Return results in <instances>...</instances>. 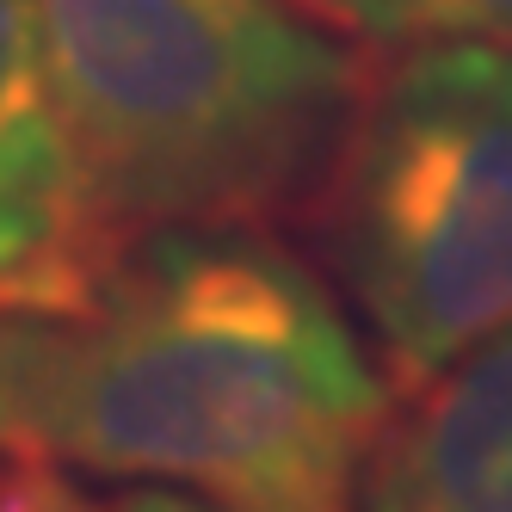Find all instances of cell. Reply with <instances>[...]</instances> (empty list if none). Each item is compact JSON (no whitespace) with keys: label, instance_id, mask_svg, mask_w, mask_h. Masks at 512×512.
Wrapping results in <instances>:
<instances>
[{"label":"cell","instance_id":"cell-4","mask_svg":"<svg viewBox=\"0 0 512 512\" xmlns=\"http://www.w3.org/2000/svg\"><path fill=\"white\" fill-rule=\"evenodd\" d=\"M68 142L38 0H0V309H68L118 260Z\"/></svg>","mask_w":512,"mask_h":512},{"label":"cell","instance_id":"cell-6","mask_svg":"<svg viewBox=\"0 0 512 512\" xmlns=\"http://www.w3.org/2000/svg\"><path fill=\"white\" fill-rule=\"evenodd\" d=\"M346 38L383 50H426V44H482L512 56V0H309Z\"/></svg>","mask_w":512,"mask_h":512},{"label":"cell","instance_id":"cell-5","mask_svg":"<svg viewBox=\"0 0 512 512\" xmlns=\"http://www.w3.org/2000/svg\"><path fill=\"white\" fill-rule=\"evenodd\" d=\"M358 512H512V327L389 401Z\"/></svg>","mask_w":512,"mask_h":512},{"label":"cell","instance_id":"cell-3","mask_svg":"<svg viewBox=\"0 0 512 512\" xmlns=\"http://www.w3.org/2000/svg\"><path fill=\"white\" fill-rule=\"evenodd\" d=\"M315 204L389 395L512 327V56L426 44L377 68Z\"/></svg>","mask_w":512,"mask_h":512},{"label":"cell","instance_id":"cell-8","mask_svg":"<svg viewBox=\"0 0 512 512\" xmlns=\"http://www.w3.org/2000/svg\"><path fill=\"white\" fill-rule=\"evenodd\" d=\"M105 512H223V506H210L198 494H179V488H130V494H118Z\"/></svg>","mask_w":512,"mask_h":512},{"label":"cell","instance_id":"cell-2","mask_svg":"<svg viewBox=\"0 0 512 512\" xmlns=\"http://www.w3.org/2000/svg\"><path fill=\"white\" fill-rule=\"evenodd\" d=\"M81 179L118 247L266 229L321 192L371 62L309 0H38Z\"/></svg>","mask_w":512,"mask_h":512},{"label":"cell","instance_id":"cell-1","mask_svg":"<svg viewBox=\"0 0 512 512\" xmlns=\"http://www.w3.org/2000/svg\"><path fill=\"white\" fill-rule=\"evenodd\" d=\"M389 377L266 229H155L68 309H0V451L223 512H358Z\"/></svg>","mask_w":512,"mask_h":512},{"label":"cell","instance_id":"cell-7","mask_svg":"<svg viewBox=\"0 0 512 512\" xmlns=\"http://www.w3.org/2000/svg\"><path fill=\"white\" fill-rule=\"evenodd\" d=\"M0 512H105V506L75 482V469L50 457L0 451Z\"/></svg>","mask_w":512,"mask_h":512}]
</instances>
